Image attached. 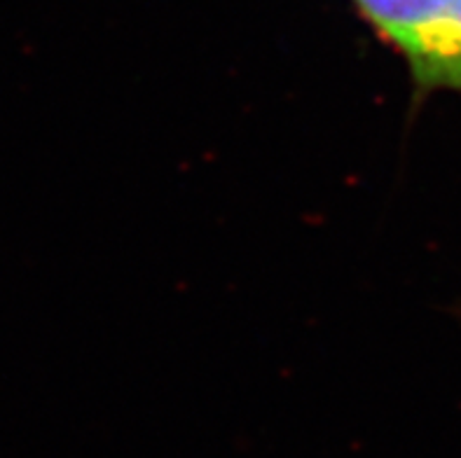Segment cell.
Masks as SVG:
<instances>
[{"label": "cell", "mask_w": 461, "mask_h": 458, "mask_svg": "<svg viewBox=\"0 0 461 458\" xmlns=\"http://www.w3.org/2000/svg\"><path fill=\"white\" fill-rule=\"evenodd\" d=\"M358 19L408 66L415 99L461 94V0H351Z\"/></svg>", "instance_id": "6da1fadb"}]
</instances>
